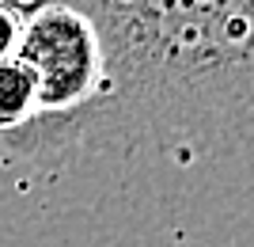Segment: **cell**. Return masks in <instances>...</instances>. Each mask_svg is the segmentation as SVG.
<instances>
[{"instance_id":"obj_3","label":"cell","mask_w":254,"mask_h":247,"mask_svg":"<svg viewBox=\"0 0 254 247\" xmlns=\"http://www.w3.org/2000/svg\"><path fill=\"white\" fill-rule=\"evenodd\" d=\"M38 118L34 107V80L15 57L0 61V137H8L27 122Z\"/></svg>"},{"instance_id":"obj_4","label":"cell","mask_w":254,"mask_h":247,"mask_svg":"<svg viewBox=\"0 0 254 247\" xmlns=\"http://www.w3.org/2000/svg\"><path fill=\"white\" fill-rule=\"evenodd\" d=\"M23 19H27V8H23V4L0 0V61L15 54V46H19V31H23Z\"/></svg>"},{"instance_id":"obj_1","label":"cell","mask_w":254,"mask_h":247,"mask_svg":"<svg viewBox=\"0 0 254 247\" xmlns=\"http://www.w3.org/2000/svg\"><path fill=\"white\" fill-rule=\"evenodd\" d=\"M95 23L106 87L91 107L8 133L19 152L129 137L159 149L254 141V0H68Z\"/></svg>"},{"instance_id":"obj_5","label":"cell","mask_w":254,"mask_h":247,"mask_svg":"<svg viewBox=\"0 0 254 247\" xmlns=\"http://www.w3.org/2000/svg\"><path fill=\"white\" fill-rule=\"evenodd\" d=\"M11 4H23V8H34V4H46V0H11Z\"/></svg>"},{"instance_id":"obj_2","label":"cell","mask_w":254,"mask_h":247,"mask_svg":"<svg viewBox=\"0 0 254 247\" xmlns=\"http://www.w3.org/2000/svg\"><path fill=\"white\" fill-rule=\"evenodd\" d=\"M15 61L34 80L38 118H64L91 107L106 87V61L95 23L68 0L27 8Z\"/></svg>"}]
</instances>
